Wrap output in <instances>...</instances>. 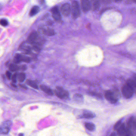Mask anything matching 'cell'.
<instances>
[{
	"instance_id": "cell-4",
	"label": "cell",
	"mask_w": 136,
	"mask_h": 136,
	"mask_svg": "<svg viewBox=\"0 0 136 136\" xmlns=\"http://www.w3.org/2000/svg\"><path fill=\"white\" fill-rule=\"evenodd\" d=\"M71 12L74 19H76L80 15V10L77 2L74 1L72 3Z\"/></svg>"
},
{
	"instance_id": "cell-21",
	"label": "cell",
	"mask_w": 136,
	"mask_h": 136,
	"mask_svg": "<svg viewBox=\"0 0 136 136\" xmlns=\"http://www.w3.org/2000/svg\"><path fill=\"white\" fill-rule=\"evenodd\" d=\"M26 83L29 86L33 87V88L35 89H38V85L33 81L30 80H28L26 81Z\"/></svg>"
},
{
	"instance_id": "cell-20",
	"label": "cell",
	"mask_w": 136,
	"mask_h": 136,
	"mask_svg": "<svg viewBox=\"0 0 136 136\" xmlns=\"http://www.w3.org/2000/svg\"><path fill=\"white\" fill-rule=\"evenodd\" d=\"M21 54H19V53H17L15 56L14 57V60H13V62L14 63H20L21 62Z\"/></svg>"
},
{
	"instance_id": "cell-27",
	"label": "cell",
	"mask_w": 136,
	"mask_h": 136,
	"mask_svg": "<svg viewBox=\"0 0 136 136\" xmlns=\"http://www.w3.org/2000/svg\"><path fill=\"white\" fill-rule=\"evenodd\" d=\"M6 77H7V78L8 79H11V77H12V74L10 73V72H8V71H7L6 73Z\"/></svg>"
},
{
	"instance_id": "cell-11",
	"label": "cell",
	"mask_w": 136,
	"mask_h": 136,
	"mask_svg": "<svg viewBox=\"0 0 136 136\" xmlns=\"http://www.w3.org/2000/svg\"><path fill=\"white\" fill-rule=\"evenodd\" d=\"M127 83L131 86L133 89L134 91L136 90V74L133 75L131 79H129Z\"/></svg>"
},
{
	"instance_id": "cell-3",
	"label": "cell",
	"mask_w": 136,
	"mask_h": 136,
	"mask_svg": "<svg viewBox=\"0 0 136 136\" xmlns=\"http://www.w3.org/2000/svg\"><path fill=\"white\" fill-rule=\"evenodd\" d=\"M55 93L58 98L62 99H67L69 96L68 91L59 87H57V89L55 90Z\"/></svg>"
},
{
	"instance_id": "cell-28",
	"label": "cell",
	"mask_w": 136,
	"mask_h": 136,
	"mask_svg": "<svg viewBox=\"0 0 136 136\" xmlns=\"http://www.w3.org/2000/svg\"><path fill=\"white\" fill-rule=\"evenodd\" d=\"M27 69V66L26 65H23L20 66V70L22 71H25Z\"/></svg>"
},
{
	"instance_id": "cell-22",
	"label": "cell",
	"mask_w": 136,
	"mask_h": 136,
	"mask_svg": "<svg viewBox=\"0 0 136 136\" xmlns=\"http://www.w3.org/2000/svg\"><path fill=\"white\" fill-rule=\"evenodd\" d=\"M44 34L48 36H54L55 34V31L54 30L51 29L46 30L44 31Z\"/></svg>"
},
{
	"instance_id": "cell-8",
	"label": "cell",
	"mask_w": 136,
	"mask_h": 136,
	"mask_svg": "<svg viewBox=\"0 0 136 136\" xmlns=\"http://www.w3.org/2000/svg\"><path fill=\"white\" fill-rule=\"evenodd\" d=\"M81 7L84 12H87L90 10L91 8L89 0H81Z\"/></svg>"
},
{
	"instance_id": "cell-19",
	"label": "cell",
	"mask_w": 136,
	"mask_h": 136,
	"mask_svg": "<svg viewBox=\"0 0 136 136\" xmlns=\"http://www.w3.org/2000/svg\"><path fill=\"white\" fill-rule=\"evenodd\" d=\"M75 101L78 103H81L84 100L82 96L80 94H75L74 96Z\"/></svg>"
},
{
	"instance_id": "cell-9",
	"label": "cell",
	"mask_w": 136,
	"mask_h": 136,
	"mask_svg": "<svg viewBox=\"0 0 136 136\" xmlns=\"http://www.w3.org/2000/svg\"><path fill=\"white\" fill-rule=\"evenodd\" d=\"M38 34L36 32L33 31L29 34L28 38V42L29 43L33 44L36 42L38 39Z\"/></svg>"
},
{
	"instance_id": "cell-12",
	"label": "cell",
	"mask_w": 136,
	"mask_h": 136,
	"mask_svg": "<svg viewBox=\"0 0 136 136\" xmlns=\"http://www.w3.org/2000/svg\"><path fill=\"white\" fill-rule=\"evenodd\" d=\"M101 0H92V5L93 9L97 10L99 8Z\"/></svg>"
},
{
	"instance_id": "cell-13",
	"label": "cell",
	"mask_w": 136,
	"mask_h": 136,
	"mask_svg": "<svg viewBox=\"0 0 136 136\" xmlns=\"http://www.w3.org/2000/svg\"><path fill=\"white\" fill-rule=\"evenodd\" d=\"M41 89L43 91L45 92L47 94L50 96H52L54 94L52 91L51 90V89H50L49 87H47L46 86H44V85H41L40 86Z\"/></svg>"
},
{
	"instance_id": "cell-25",
	"label": "cell",
	"mask_w": 136,
	"mask_h": 136,
	"mask_svg": "<svg viewBox=\"0 0 136 136\" xmlns=\"http://www.w3.org/2000/svg\"><path fill=\"white\" fill-rule=\"evenodd\" d=\"M122 120H119V121H118L115 124V126H114V129H115V130H117V129L119 128V127H120V126H121V125H122Z\"/></svg>"
},
{
	"instance_id": "cell-7",
	"label": "cell",
	"mask_w": 136,
	"mask_h": 136,
	"mask_svg": "<svg viewBox=\"0 0 136 136\" xmlns=\"http://www.w3.org/2000/svg\"><path fill=\"white\" fill-rule=\"evenodd\" d=\"M62 13L65 17L69 16L71 12V6L68 3H65L62 5L61 8Z\"/></svg>"
},
{
	"instance_id": "cell-15",
	"label": "cell",
	"mask_w": 136,
	"mask_h": 136,
	"mask_svg": "<svg viewBox=\"0 0 136 136\" xmlns=\"http://www.w3.org/2000/svg\"><path fill=\"white\" fill-rule=\"evenodd\" d=\"M85 126L87 129H88L89 131H94L96 129L95 125L92 123H85Z\"/></svg>"
},
{
	"instance_id": "cell-1",
	"label": "cell",
	"mask_w": 136,
	"mask_h": 136,
	"mask_svg": "<svg viewBox=\"0 0 136 136\" xmlns=\"http://www.w3.org/2000/svg\"><path fill=\"white\" fill-rule=\"evenodd\" d=\"M122 92L125 98L129 99L132 97L134 91L132 87L127 83L123 87Z\"/></svg>"
},
{
	"instance_id": "cell-32",
	"label": "cell",
	"mask_w": 136,
	"mask_h": 136,
	"mask_svg": "<svg viewBox=\"0 0 136 136\" xmlns=\"http://www.w3.org/2000/svg\"><path fill=\"white\" fill-rule=\"evenodd\" d=\"M134 1V2H135V3H136V0H133Z\"/></svg>"
},
{
	"instance_id": "cell-2",
	"label": "cell",
	"mask_w": 136,
	"mask_h": 136,
	"mask_svg": "<svg viewBox=\"0 0 136 136\" xmlns=\"http://www.w3.org/2000/svg\"><path fill=\"white\" fill-rule=\"evenodd\" d=\"M12 123L10 121L7 120L2 123L0 125V134H7L9 132Z\"/></svg>"
},
{
	"instance_id": "cell-5",
	"label": "cell",
	"mask_w": 136,
	"mask_h": 136,
	"mask_svg": "<svg viewBox=\"0 0 136 136\" xmlns=\"http://www.w3.org/2000/svg\"><path fill=\"white\" fill-rule=\"evenodd\" d=\"M105 98L107 100L112 104L115 103L117 101V99L116 95L113 91H108L105 93Z\"/></svg>"
},
{
	"instance_id": "cell-30",
	"label": "cell",
	"mask_w": 136,
	"mask_h": 136,
	"mask_svg": "<svg viewBox=\"0 0 136 136\" xmlns=\"http://www.w3.org/2000/svg\"><path fill=\"white\" fill-rule=\"evenodd\" d=\"M114 1H115V2H120V1H122V0H113Z\"/></svg>"
},
{
	"instance_id": "cell-23",
	"label": "cell",
	"mask_w": 136,
	"mask_h": 136,
	"mask_svg": "<svg viewBox=\"0 0 136 136\" xmlns=\"http://www.w3.org/2000/svg\"><path fill=\"white\" fill-rule=\"evenodd\" d=\"M21 62H25L29 63L31 61V58L27 56H21Z\"/></svg>"
},
{
	"instance_id": "cell-10",
	"label": "cell",
	"mask_w": 136,
	"mask_h": 136,
	"mask_svg": "<svg viewBox=\"0 0 136 136\" xmlns=\"http://www.w3.org/2000/svg\"><path fill=\"white\" fill-rule=\"evenodd\" d=\"M52 16L54 19L57 21H59L61 19V15L58 8L57 7L54 8L52 10Z\"/></svg>"
},
{
	"instance_id": "cell-6",
	"label": "cell",
	"mask_w": 136,
	"mask_h": 136,
	"mask_svg": "<svg viewBox=\"0 0 136 136\" xmlns=\"http://www.w3.org/2000/svg\"><path fill=\"white\" fill-rule=\"evenodd\" d=\"M117 131L118 133L120 135H126V136L131 135L128 128H126L125 126V124L123 123H122V125L117 130Z\"/></svg>"
},
{
	"instance_id": "cell-14",
	"label": "cell",
	"mask_w": 136,
	"mask_h": 136,
	"mask_svg": "<svg viewBox=\"0 0 136 136\" xmlns=\"http://www.w3.org/2000/svg\"><path fill=\"white\" fill-rule=\"evenodd\" d=\"M39 10H40V8L39 7L36 6H34L32 7L29 12V15L31 17L34 16L39 12Z\"/></svg>"
},
{
	"instance_id": "cell-26",
	"label": "cell",
	"mask_w": 136,
	"mask_h": 136,
	"mask_svg": "<svg viewBox=\"0 0 136 136\" xmlns=\"http://www.w3.org/2000/svg\"><path fill=\"white\" fill-rule=\"evenodd\" d=\"M17 73H15L12 76L11 79H12V81L13 83H15L16 82V80L17 79Z\"/></svg>"
},
{
	"instance_id": "cell-33",
	"label": "cell",
	"mask_w": 136,
	"mask_h": 136,
	"mask_svg": "<svg viewBox=\"0 0 136 136\" xmlns=\"http://www.w3.org/2000/svg\"><path fill=\"white\" fill-rule=\"evenodd\" d=\"M20 136V135H23V134H19Z\"/></svg>"
},
{
	"instance_id": "cell-24",
	"label": "cell",
	"mask_w": 136,
	"mask_h": 136,
	"mask_svg": "<svg viewBox=\"0 0 136 136\" xmlns=\"http://www.w3.org/2000/svg\"><path fill=\"white\" fill-rule=\"evenodd\" d=\"M8 22L7 20L3 19L0 20V25L3 26H7L8 25Z\"/></svg>"
},
{
	"instance_id": "cell-18",
	"label": "cell",
	"mask_w": 136,
	"mask_h": 136,
	"mask_svg": "<svg viewBox=\"0 0 136 136\" xmlns=\"http://www.w3.org/2000/svg\"><path fill=\"white\" fill-rule=\"evenodd\" d=\"M95 117V115L94 113H92L91 112H87L85 113L82 116V118H85V119H92L94 117Z\"/></svg>"
},
{
	"instance_id": "cell-31",
	"label": "cell",
	"mask_w": 136,
	"mask_h": 136,
	"mask_svg": "<svg viewBox=\"0 0 136 136\" xmlns=\"http://www.w3.org/2000/svg\"><path fill=\"white\" fill-rule=\"evenodd\" d=\"M11 85H12V87H16L17 86H16L14 84H11Z\"/></svg>"
},
{
	"instance_id": "cell-17",
	"label": "cell",
	"mask_w": 136,
	"mask_h": 136,
	"mask_svg": "<svg viewBox=\"0 0 136 136\" xmlns=\"http://www.w3.org/2000/svg\"><path fill=\"white\" fill-rule=\"evenodd\" d=\"M17 79L20 82H23L26 79V75L23 72L19 73L17 74Z\"/></svg>"
},
{
	"instance_id": "cell-16",
	"label": "cell",
	"mask_w": 136,
	"mask_h": 136,
	"mask_svg": "<svg viewBox=\"0 0 136 136\" xmlns=\"http://www.w3.org/2000/svg\"><path fill=\"white\" fill-rule=\"evenodd\" d=\"M10 70L11 72H16L20 70V66L17 65L16 63H12L9 65Z\"/></svg>"
},
{
	"instance_id": "cell-29",
	"label": "cell",
	"mask_w": 136,
	"mask_h": 136,
	"mask_svg": "<svg viewBox=\"0 0 136 136\" xmlns=\"http://www.w3.org/2000/svg\"><path fill=\"white\" fill-rule=\"evenodd\" d=\"M20 86L22 88L24 89H27V87H26V86L24 85H20Z\"/></svg>"
}]
</instances>
